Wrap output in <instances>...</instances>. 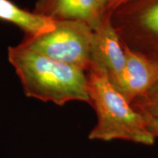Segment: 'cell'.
<instances>
[{"label": "cell", "instance_id": "cell-1", "mask_svg": "<svg viewBox=\"0 0 158 158\" xmlns=\"http://www.w3.org/2000/svg\"><path fill=\"white\" fill-rule=\"evenodd\" d=\"M8 60L29 98L57 106L70 101L90 104L87 74L83 69L50 59L20 44L9 47Z\"/></svg>", "mask_w": 158, "mask_h": 158}, {"label": "cell", "instance_id": "cell-2", "mask_svg": "<svg viewBox=\"0 0 158 158\" xmlns=\"http://www.w3.org/2000/svg\"><path fill=\"white\" fill-rule=\"evenodd\" d=\"M86 74L90 105L98 118L89 139L104 141L124 140L153 145L156 137L148 129L145 116L137 112L116 90L106 74L96 69H88Z\"/></svg>", "mask_w": 158, "mask_h": 158}, {"label": "cell", "instance_id": "cell-3", "mask_svg": "<svg viewBox=\"0 0 158 158\" xmlns=\"http://www.w3.org/2000/svg\"><path fill=\"white\" fill-rule=\"evenodd\" d=\"M104 16L124 45L158 62V0H126Z\"/></svg>", "mask_w": 158, "mask_h": 158}, {"label": "cell", "instance_id": "cell-4", "mask_svg": "<svg viewBox=\"0 0 158 158\" xmlns=\"http://www.w3.org/2000/svg\"><path fill=\"white\" fill-rule=\"evenodd\" d=\"M93 29L81 21L57 20L54 29L19 43L27 48L58 62L87 71L90 67Z\"/></svg>", "mask_w": 158, "mask_h": 158}, {"label": "cell", "instance_id": "cell-5", "mask_svg": "<svg viewBox=\"0 0 158 158\" xmlns=\"http://www.w3.org/2000/svg\"><path fill=\"white\" fill-rule=\"evenodd\" d=\"M126 63L123 44L107 16H103L96 28L88 69H96L106 74L111 84L115 86L121 77Z\"/></svg>", "mask_w": 158, "mask_h": 158}, {"label": "cell", "instance_id": "cell-6", "mask_svg": "<svg viewBox=\"0 0 158 158\" xmlns=\"http://www.w3.org/2000/svg\"><path fill=\"white\" fill-rule=\"evenodd\" d=\"M123 44V43H122ZM126 63L121 77L114 86L132 104L147 94L158 81V62L131 50L123 44Z\"/></svg>", "mask_w": 158, "mask_h": 158}, {"label": "cell", "instance_id": "cell-7", "mask_svg": "<svg viewBox=\"0 0 158 158\" xmlns=\"http://www.w3.org/2000/svg\"><path fill=\"white\" fill-rule=\"evenodd\" d=\"M34 12L54 20L81 21L96 28L104 11L99 0H39Z\"/></svg>", "mask_w": 158, "mask_h": 158}, {"label": "cell", "instance_id": "cell-8", "mask_svg": "<svg viewBox=\"0 0 158 158\" xmlns=\"http://www.w3.org/2000/svg\"><path fill=\"white\" fill-rule=\"evenodd\" d=\"M0 19L17 26L26 34V37L45 34L56 26L53 19L22 9L11 0H0Z\"/></svg>", "mask_w": 158, "mask_h": 158}, {"label": "cell", "instance_id": "cell-9", "mask_svg": "<svg viewBox=\"0 0 158 158\" xmlns=\"http://www.w3.org/2000/svg\"><path fill=\"white\" fill-rule=\"evenodd\" d=\"M131 106L143 115L158 118V81L147 94L137 98Z\"/></svg>", "mask_w": 158, "mask_h": 158}, {"label": "cell", "instance_id": "cell-10", "mask_svg": "<svg viewBox=\"0 0 158 158\" xmlns=\"http://www.w3.org/2000/svg\"><path fill=\"white\" fill-rule=\"evenodd\" d=\"M144 116L147 119L148 129L150 130V132L152 133L156 138H158V118L150 117V116H147V115H144Z\"/></svg>", "mask_w": 158, "mask_h": 158}, {"label": "cell", "instance_id": "cell-11", "mask_svg": "<svg viewBox=\"0 0 158 158\" xmlns=\"http://www.w3.org/2000/svg\"><path fill=\"white\" fill-rule=\"evenodd\" d=\"M126 0H113V2L111 3V5L108 6V8L106 9V12L105 13H106V12H108L109 11H111V10H113V8H115L116 6H118V5H120L121 3H123V2H125ZM104 13V14H105Z\"/></svg>", "mask_w": 158, "mask_h": 158}, {"label": "cell", "instance_id": "cell-12", "mask_svg": "<svg viewBox=\"0 0 158 158\" xmlns=\"http://www.w3.org/2000/svg\"><path fill=\"white\" fill-rule=\"evenodd\" d=\"M112 2H113V0H99V3H100L102 8H103L104 13L106 12V9L108 8V6L111 5V3H112Z\"/></svg>", "mask_w": 158, "mask_h": 158}]
</instances>
